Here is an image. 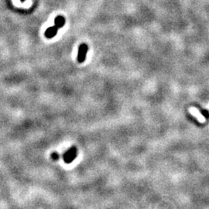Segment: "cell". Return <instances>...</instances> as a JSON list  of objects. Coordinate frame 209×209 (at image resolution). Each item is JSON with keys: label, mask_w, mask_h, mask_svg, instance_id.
Instances as JSON below:
<instances>
[{"label": "cell", "mask_w": 209, "mask_h": 209, "mask_svg": "<svg viewBox=\"0 0 209 209\" xmlns=\"http://www.w3.org/2000/svg\"><path fill=\"white\" fill-rule=\"evenodd\" d=\"M78 156V149L75 146H72L65 151L63 154V160L66 163H70L75 160Z\"/></svg>", "instance_id": "1"}, {"label": "cell", "mask_w": 209, "mask_h": 209, "mask_svg": "<svg viewBox=\"0 0 209 209\" xmlns=\"http://www.w3.org/2000/svg\"><path fill=\"white\" fill-rule=\"evenodd\" d=\"M88 47L86 44H82L79 46L78 54V61L79 63H83L85 61L87 52H88Z\"/></svg>", "instance_id": "2"}, {"label": "cell", "mask_w": 209, "mask_h": 209, "mask_svg": "<svg viewBox=\"0 0 209 209\" xmlns=\"http://www.w3.org/2000/svg\"><path fill=\"white\" fill-rule=\"evenodd\" d=\"M58 28L57 26H51V27L48 28L47 30L44 33V36H46L48 39H51V38L54 37L57 35V31H58Z\"/></svg>", "instance_id": "3"}, {"label": "cell", "mask_w": 209, "mask_h": 209, "mask_svg": "<svg viewBox=\"0 0 209 209\" xmlns=\"http://www.w3.org/2000/svg\"><path fill=\"white\" fill-rule=\"evenodd\" d=\"M65 24V18L63 16H57L54 20V26H57L58 29L61 28Z\"/></svg>", "instance_id": "4"}, {"label": "cell", "mask_w": 209, "mask_h": 209, "mask_svg": "<svg viewBox=\"0 0 209 209\" xmlns=\"http://www.w3.org/2000/svg\"><path fill=\"white\" fill-rule=\"evenodd\" d=\"M59 158H60V154H59L58 153L53 152L52 154H51V160H54V161H56V160H58Z\"/></svg>", "instance_id": "5"}, {"label": "cell", "mask_w": 209, "mask_h": 209, "mask_svg": "<svg viewBox=\"0 0 209 209\" xmlns=\"http://www.w3.org/2000/svg\"><path fill=\"white\" fill-rule=\"evenodd\" d=\"M25 0H21V2H24Z\"/></svg>", "instance_id": "6"}]
</instances>
